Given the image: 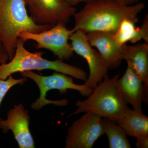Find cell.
<instances>
[{
  "mask_svg": "<svg viewBox=\"0 0 148 148\" xmlns=\"http://www.w3.org/2000/svg\"><path fill=\"white\" fill-rule=\"evenodd\" d=\"M119 77V74L105 77L86 99L77 101L76 110L71 115L90 113L116 123L128 106L118 86Z\"/></svg>",
  "mask_w": 148,
  "mask_h": 148,
  "instance_id": "obj_3",
  "label": "cell"
},
{
  "mask_svg": "<svg viewBox=\"0 0 148 148\" xmlns=\"http://www.w3.org/2000/svg\"><path fill=\"white\" fill-rule=\"evenodd\" d=\"M116 123L127 135L136 139L137 147H148V117L143 112L135 111L127 106Z\"/></svg>",
  "mask_w": 148,
  "mask_h": 148,
  "instance_id": "obj_13",
  "label": "cell"
},
{
  "mask_svg": "<svg viewBox=\"0 0 148 148\" xmlns=\"http://www.w3.org/2000/svg\"><path fill=\"white\" fill-rule=\"evenodd\" d=\"M117 85L125 103L135 110L142 112L143 102L148 103V93L142 80L130 66H127L123 75L119 78Z\"/></svg>",
  "mask_w": 148,
  "mask_h": 148,
  "instance_id": "obj_11",
  "label": "cell"
},
{
  "mask_svg": "<svg viewBox=\"0 0 148 148\" xmlns=\"http://www.w3.org/2000/svg\"><path fill=\"white\" fill-rule=\"evenodd\" d=\"M121 1L128 5H132L135 4L137 3L140 2V1L141 0H121Z\"/></svg>",
  "mask_w": 148,
  "mask_h": 148,
  "instance_id": "obj_21",
  "label": "cell"
},
{
  "mask_svg": "<svg viewBox=\"0 0 148 148\" xmlns=\"http://www.w3.org/2000/svg\"><path fill=\"white\" fill-rule=\"evenodd\" d=\"M145 8V3L142 2L128 5L121 0H99L87 3L74 14L73 29L86 34L103 32L114 34L125 19L138 23V14Z\"/></svg>",
  "mask_w": 148,
  "mask_h": 148,
  "instance_id": "obj_1",
  "label": "cell"
},
{
  "mask_svg": "<svg viewBox=\"0 0 148 148\" xmlns=\"http://www.w3.org/2000/svg\"><path fill=\"white\" fill-rule=\"evenodd\" d=\"M135 23L130 19H125L121 24L116 32L113 34L114 39L121 47L130 42L133 43L143 39L140 28L135 27Z\"/></svg>",
  "mask_w": 148,
  "mask_h": 148,
  "instance_id": "obj_16",
  "label": "cell"
},
{
  "mask_svg": "<svg viewBox=\"0 0 148 148\" xmlns=\"http://www.w3.org/2000/svg\"><path fill=\"white\" fill-rule=\"evenodd\" d=\"M26 42L18 38L15 53L8 63L0 65V79H5L17 73L37 70H50L85 82L88 75L84 71L64 63L61 60L51 61L42 57L44 52H31L24 47Z\"/></svg>",
  "mask_w": 148,
  "mask_h": 148,
  "instance_id": "obj_4",
  "label": "cell"
},
{
  "mask_svg": "<svg viewBox=\"0 0 148 148\" xmlns=\"http://www.w3.org/2000/svg\"><path fill=\"white\" fill-rule=\"evenodd\" d=\"M22 77L32 79L38 86L40 90V96L34 102L31 107L36 110H40L43 107L52 104L56 106H64L68 105V99L52 101L47 98V92L51 90H59L61 94L66 93L69 89L78 91L80 94L87 97L90 95L92 89L88 87L85 84H77L74 82L72 77L56 72L52 75L43 76L36 73L33 71H26L20 73Z\"/></svg>",
  "mask_w": 148,
  "mask_h": 148,
  "instance_id": "obj_5",
  "label": "cell"
},
{
  "mask_svg": "<svg viewBox=\"0 0 148 148\" xmlns=\"http://www.w3.org/2000/svg\"><path fill=\"white\" fill-rule=\"evenodd\" d=\"M90 45L96 48L108 65L109 70L119 68L122 61V47L117 44L113 34L109 32H92L86 33Z\"/></svg>",
  "mask_w": 148,
  "mask_h": 148,
  "instance_id": "obj_12",
  "label": "cell"
},
{
  "mask_svg": "<svg viewBox=\"0 0 148 148\" xmlns=\"http://www.w3.org/2000/svg\"><path fill=\"white\" fill-rule=\"evenodd\" d=\"M29 15L39 25L66 24L76 13V9L65 0H25Z\"/></svg>",
  "mask_w": 148,
  "mask_h": 148,
  "instance_id": "obj_9",
  "label": "cell"
},
{
  "mask_svg": "<svg viewBox=\"0 0 148 148\" xmlns=\"http://www.w3.org/2000/svg\"><path fill=\"white\" fill-rule=\"evenodd\" d=\"M27 80L28 78L24 77L16 79L14 78L12 75H10L6 79H0V107L3 99L11 88L17 84H24ZM1 119L0 117V120Z\"/></svg>",
  "mask_w": 148,
  "mask_h": 148,
  "instance_id": "obj_17",
  "label": "cell"
},
{
  "mask_svg": "<svg viewBox=\"0 0 148 148\" xmlns=\"http://www.w3.org/2000/svg\"><path fill=\"white\" fill-rule=\"evenodd\" d=\"M104 134L108 137L110 148H130L131 145L123 129L116 123L103 119Z\"/></svg>",
  "mask_w": 148,
  "mask_h": 148,
  "instance_id": "obj_15",
  "label": "cell"
},
{
  "mask_svg": "<svg viewBox=\"0 0 148 148\" xmlns=\"http://www.w3.org/2000/svg\"><path fill=\"white\" fill-rule=\"evenodd\" d=\"M29 111L22 104L15 105L8 112L6 119L0 120V129L7 133L12 131L20 148H34L35 143L30 129Z\"/></svg>",
  "mask_w": 148,
  "mask_h": 148,
  "instance_id": "obj_10",
  "label": "cell"
},
{
  "mask_svg": "<svg viewBox=\"0 0 148 148\" xmlns=\"http://www.w3.org/2000/svg\"><path fill=\"white\" fill-rule=\"evenodd\" d=\"M98 1L99 0H65L68 4L73 7L78 4L79 3H85L86 4L89 3Z\"/></svg>",
  "mask_w": 148,
  "mask_h": 148,
  "instance_id": "obj_20",
  "label": "cell"
},
{
  "mask_svg": "<svg viewBox=\"0 0 148 148\" xmlns=\"http://www.w3.org/2000/svg\"><path fill=\"white\" fill-rule=\"evenodd\" d=\"M9 60V56L0 41V65L6 64Z\"/></svg>",
  "mask_w": 148,
  "mask_h": 148,
  "instance_id": "obj_19",
  "label": "cell"
},
{
  "mask_svg": "<svg viewBox=\"0 0 148 148\" xmlns=\"http://www.w3.org/2000/svg\"><path fill=\"white\" fill-rule=\"evenodd\" d=\"M143 34V39L145 42L148 43V16L146 15L143 24L140 27Z\"/></svg>",
  "mask_w": 148,
  "mask_h": 148,
  "instance_id": "obj_18",
  "label": "cell"
},
{
  "mask_svg": "<svg viewBox=\"0 0 148 148\" xmlns=\"http://www.w3.org/2000/svg\"><path fill=\"white\" fill-rule=\"evenodd\" d=\"M86 33L75 31L70 37L74 52L85 59L89 69V75L85 84L93 89L108 75L109 70L106 61L98 51L90 45Z\"/></svg>",
  "mask_w": 148,
  "mask_h": 148,
  "instance_id": "obj_8",
  "label": "cell"
},
{
  "mask_svg": "<svg viewBox=\"0 0 148 148\" xmlns=\"http://www.w3.org/2000/svg\"><path fill=\"white\" fill-rule=\"evenodd\" d=\"M104 134L102 118L85 113L68 129L65 148H91Z\"/></svg>",
  "mask_w": 148,
  "mask_h": 148,
  "instance_id": "obj_7",
  "label": "cell"
},
{
  "mask_svg": "<svg viewBox=\"0 0 148 148\" xmlns=\"http://www.w3.org/2000/svg\"><path fill=\"white\" fill-rule=\"evenodd\" d=\"M66 24H57L39 33L23 32L19 35V38L26 42L29 40L36 42V48L48 49L59 60H69L74 53L69 40L75 31L73 29H68Z\"/></svg>",
  "mask_w": 148,
  "mask_h": 148,
  "instance_id": "obj_6",
  "label": "cell"
},
{
  "mask_svg": "<svg viewBox=\"0 0 148 148\" xmlns=\"http://www.w3.org/2000/svg\"><path fill=\"white\" fill-rule=\"evenodd\" d=\"M123 60L127 63L143 81L148 93V43L124 45L122 47Z\"/></svg>",
  "mask_w": 148,
  "mask_h": 148,
  "instance_id": "obj_14",
  "label": "cell"
},
{
  "mask_svg": "<svg viewBox=\"0 0 148 148\" xmlns=\"http://www.w3.org/2000/svg\"><path fill=\"white\" fill-rule=\"evenodd\" d=\"M53 26L35 23L28 14L25 0H0V41L10 60L21 33H39Z\"/></svg>",
  "mask_w": 148,
  "mask_h": 148,
  "instance_id": "obj_2",
  "label": "cell"
}]
</instances>
